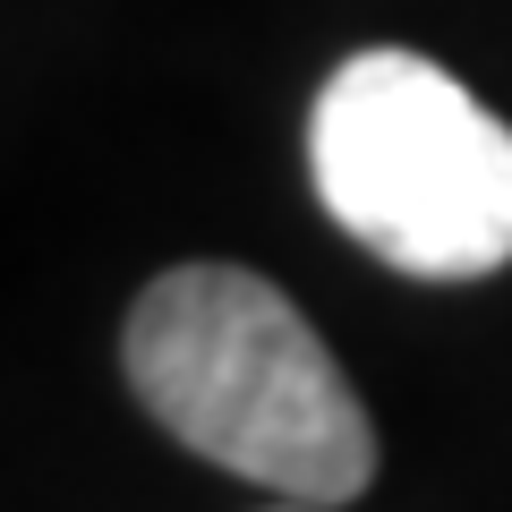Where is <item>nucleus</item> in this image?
Listing matches in <instances>:
<instances>
[{"label":"nucleus","mask_w":512,"mask_h":512,"mask_svg":"<svg viewBox=\"0 0 512 512\" xmlns=\"http://www.w3.org/2000/svg\"><path fill=\"white\" fill-rule=\"evenodd\" d=\"M137 402L222 470L291 504H350L376 478V427L316 325L239 265H171L128 308Z\"/></svg>","instance_id":"obj_1"},{"label":"nucleus","mask_w":512,"mask_h":512,"mask_svg":"<svg viewBox=\"0 0 512 512\" xmlns=\"http://www.w3.org/2000/svg\"><path fill=\"white\" fill-rule=\"evenodd\" d=\"M325 214L419 282L512 265V128L419 52H359L325 77L308 120Z\"/></svg>","instance_id":"obj_2"},{"label":"nucleus","mask_w":512,"mask_h":512,"mask_svg":"<svg viewBox=\"0 0 512 512\" xmlns=\"http://www.w3.org/2000/svg\"><path fill=\"white\" fill-rule=\"evenodd\" d=\"M282 512H333V504H291V495H282Z\"/></svg>","instance_id":"obj_3"}]
</instances>
